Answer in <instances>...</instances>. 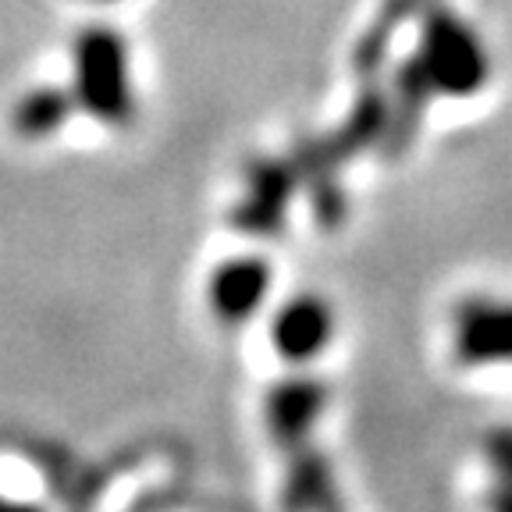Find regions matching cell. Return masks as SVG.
I'll return each instance as SVG.
<instances>
[{
    "instance_id": "cell-5",
    "label": "cell",
    "mask_w": 512,
    "mask_h": 512,
    "mask_svg": "<svg viewBox=\"0 0 512 512\" xmlns=\"http://www.w3.org/2000/svg\"><path fill=\"white\" fill-rule=\"evenodd\" d=\"M331 335H335V317H331V306L317 296L288 299L271 320V342L288 363L317 360L328 349Z\"/></svg>"
},
{
    "instance_id": "cell-6",
    "label": "cell",
    "mask_w": 512,
    "mask_h": 512,
    "mask_svg": "<svg viewBox=\"0 0 512 512\" xmlns=\"http://www.w3.org/2000/svg\"><path fill=\"white\" fill-rule=\"evenodd\" d=\"M271 292V267L256 256L228 260L210 278V306L221 324H246Z\"/></svg>"
},
{
    "instance_id": "cell-9",
    "label": "cell",
    "mask_w": 512,
    "mask_h": 512,
    "mask_svg": "<svg viewBox=\"0 0 512 512\" xmlns=\"http://www.w3.org/2000/svg\"><path fill=\"white\" fill-rule=\"evenodd\" d=\"M64 111H68V100H64V96L40 93V96H32V100H25L18 121H22L25 132H32V136H43V132H50V128L61 125Z\"/></svg>"
},
{
    "instance_id": "cell-2",
    "label": "cell",
    "mask_w": 512,
    "mask_h": 512,
    "mask_svg": "<svg viewBox=\"0 0 512 512\" xmlns=\"http://www.w3.org/2000/svg\"><path fill=\"white\" fill-rule=\"evenodd\" d=\"M281 456V502L285 512H345L331 463L313 441V427L271 431Z\"/></svg>"
},
{
    "instance_id": "cell-7",
    "label": "cell",
    "mask_w": 512,
    "mask_h": 512,
    "mask_svg": "<svg viewBox=\"0 0 512 512\" xmlns=\"http://www.w3.org/2000/svg\"><path fill=\"white\" fill-rule=\"evenodd\" d=\"M296 185V168L281 160H260L249 171V189L235 210V224L249 235H274L288 210V196Z\"/></svg>"
},
{
    "instance_id": "cell-10",
    "label": "cell",
    "mask_w": 512,
    "mask_h": 512,
    "mask_svg": "<svg viewBox=\"0 0 512 512\" xmlns=\"http://www.w3.org/2000/svg\"><path fill=\"white\" fill-rule=\"evenodd\" d=\"M488 463L495 470V480L512 484V431H495L488 438Z\"/></svg>"
},
{
    "instance_id": "cell-3",
    "label": "cell",
    "mask_w": 512,
    "mask_h": 512,
    "mask_svg": "<svg viewBox=\"0 0 512 512\" xmlns=\"http://www.w3.org/2000/svg\"><path fill=\"white\" fill-rule=\"evenodd\" d=\"M75 82H79L82 104L100 121L125 125L132 118V89H128L125 47L114 32H86L79 40V61H75Z\"/></svg>"
},
{
    "instance_id": "cell-8",
    "label": "cell",
    "mask_w": 512,
    "mask_h": 512,
    "mask_svg": "<svg viewBox=\"0 0 512 512\" xmlns=\"http://www.w3.org/2000/svg\"><path fill=\"white\" fill-rule=\"evenodd\" d=\"M431 0H384L381 15H377V22L370 25L367 32H363L360 47H356V72L367 79V75H374L377 68L384 64V57H388V47H392V36L395 29H399L402 22H409V18L416 15V11H424Z\"/></svg>"
},
{
    "instance_id": "cell-4",
    "label": "cell",
    "mask_w": 512,
    "mask_h": 512,
    "mask_svg": "<svg viewBox=\"0 0 512 512\" xmlns=\"http://www.w3.org/2000/svg\"><path fill=\"white\" fill-rule=\"evenodd\" d=\"M452 352L463 367L512 363V299L473 296L452 313Z\"/></svg>"
},
{
    "instance_id": "cell-11",
    "label": "cell",
    "mask_w": 512,
    "mask_h": 512,
    "mask_svg": "<svg viewBox=\"0 0 512 512\" xmlns=\"http://www.w3.org/2000/svg\"><path fill=\"white\" fill-rule=\"evenodd\" d=\"M488 512H512V484L495 480V488L488 495Z\"/></svg>"
},
{
    "instance_id": "cell-1",
    "label": "cell",
    "mask_w": 512,
    "mask_h": 512,
    "mask_svg": "<svg viewBox=\"0 0 512 512\" xmlns=\"http://www.w3.org/2000/svg\"><path fill=\"white\" fill-rule=\"evenodd\" d=\"M413 57L424 68L434 93L470 96L488 82V54H484L480 40L463 18L441 8L438 0H431L424 8L420 47H416Z\"/></svg>"
}]
</instances>
